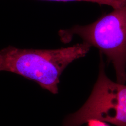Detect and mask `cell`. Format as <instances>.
Listing matches in <instances>:
<instances>
[{
  "label": "cell",
  "instance_id": "3",
  "mask_svg": "<svg viewBox=\"0 0 126 126\" xmlns=\"http://www.w3.org/2000/svg\"><path fill=\"white\" fill-rule=\"evenodd\" d=\"M99 76L86 103L66 117L63 126H81L92 119L126 126V86L110 80L106 74L100 53Z\"/></svg>",
  "mask_w": 126,
  "mask_h": 126
},
{
  "label": "cell",
  "instance_id": "4",
  "mask_svg": "<svg viewBox=\"0 0 126 126\" xmlns=\"http://www.w3.org/2000/svg\"><path fill=\"white\" fill-rule=\"evenodd\" d=\"M59 2L86 1L95 3L99 5H106L112 7L113 9L121 7L124 4L125 0H43Z\"/></svg>",
  "mask_w": 126,
  "mask_h": 126
},
{
  "label": "cell",
  "instance_id": "5",
  "mask_svg": "<svg viewBox=\"0 0 126 126\" xmlns=\"http://www.w3.org/2000/svg\"><path fill=\"white\" fill-rule=\"evenodd\" d=\"M87 126H111L106 122L99 120L96 119H92L88 120Z\"/></svg>",
  "mask_w": 126,
  "mask_h": 126
},
{
  "label": "cell",
  "instance_id": "2",
  "mask_svg": "<svg viewBox=\"0 0 126 126\" xmlns=\"http://www.w3.org/2000/svg\"><path fill=\"white\" fill-rule=\"evenodd\" d=\"M59 36L68 43L74 36H80L84 42L99 50L108 63L114 67L117 82H126V2L122 7L105 14L94 23L86 25H75L61 30Z\"/></svg>",
  "mask_w": 126,
  "mask_h": 126
},
{
  "label": "cell",
  "instance_id": "1",
  "mask_svg": "<svg viewBox=\"0 0 126 126\" xmlns=\"http://www.w3.org/2000/svg\"><path fill=\"white\" fill-rule=\"evenodd\" d=\"M91 47L84 42L55 50L22 49L9 46L0 51V72L20 75L57 94L63 71L73 61L84 57Z\"/></svg>",
  "mask_w": 126,
  "mask_h": 126
}]
</instances>
